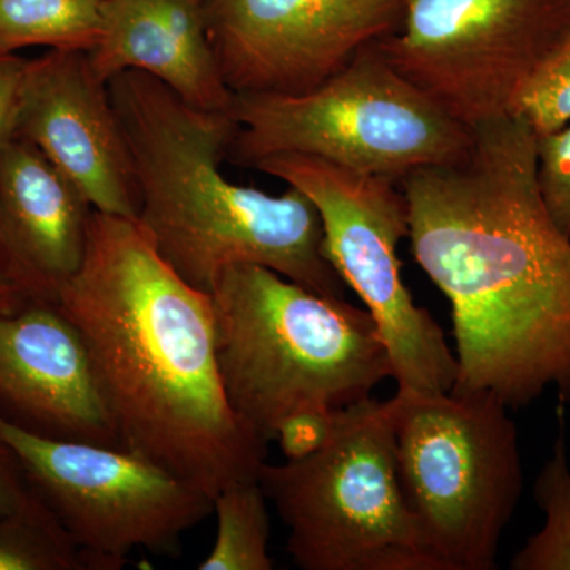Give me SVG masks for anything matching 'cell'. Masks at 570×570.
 I'll use <instances>...</instances> for the list:
<instances>
[{
	"label": "cell",
	"mask_w": 570,
	"mask_h": 570,
	"mask_svg": "<svg viewBox=\"0 0 570 570\" xmlns=\"http://www.w3.org/2000/svg\"><path fill=\"white\" fill-rule=\"evenodd\" d=\"M510 115L538 137L570 124V29L546 52L513 100Z\"/></svg>",
	"instance_id": "20"
},
{
	"label": "cell",
	"mask_w": 570,
	"mask_h": 570,
	"mask_svg": "<svg viewBox=\"0 0 570 570\" xmlns=\"http://www.w3.org/2000/svg\"><path fill=\"white\" fill-rule=\"evenodd\" d=\"M407 0H208V32L235 96L317 88L400 28Z\"/></svg>",
	"instance_id": "11"
},
{
	"label": "cell",
	"mask_w": 570,
	"mask_h": 570,
	"mask_svg": "<svg viewBox=\"0 0 570 570\" xmlns=\"http://www.w3.org/2000/svg\"><path fill=\"white\" fill-rule=\"evenodd\" d=\"M397 184L412 255L452 309V392L517 409L553 389L570 404V238L540 195L538 135L501 116L463 159Z\"/></svg>",
	"instance_id": "1"
},
{
	"label": "cell",
	"mask_w": 570,
	"mask_h": 570,
	"mask_svg": "<svg viewBox=\"0 0 570 570\" xmlns=\"http://www.w3.org/2000/svg\"><path fill=\"white\" fill-rule=\"evenodd\" d=\"M538 181L547 212L570 238V124L538 137Z\"/></svg>",
	"instance_id": "21"
},
{
	"label": "cell",
	"mask_w": 570,
	"mask_h": 570,
	"mask_svg": "<svg viewBox=\"0 0 570 570\" xmlns=\"http://www.w3.org/2000/svg\"><path fill=\"white\" fill-rule=\"evenodd\" d=\"M28 59L0 52V151L14 137Z\"/></svg>",
	"instance_id": "23"
},
{
	"label": "cell",
	"mask_w": 570,
	"mask_h": 570,
	"mask_svg": "<svg viewBox=\"0 0 570 570\" xmlns=\"http://www.w3.org/2000/svg\"><path fill=\"white\" fill-rule=\"evenodd\" d=\"M105 0H0V52L92 51Z\"/></svg>",
	"instance_id": "16"
},
{
	"label": "cell",
	"mask_w": 570,
	"mask_h": 570,
	"mask_svg": "<svg viewBox=\"0 0 570 570\" xmlns=\"http://www.w3.org/2000/svg\"><path fill=\"white\" fill-rule=\"evenodd\" d=\"M0 570H96L43 499L0 513Z\"/></svg>",
	"instance_id": "18"
},
{
	"label": "cell",
	"mask_w": 570,
	"mask_h": 570,
	"mask_svg": "<svg viewBox=\"0 0 570 570\" xmlns=\"http://www.w3.org/2000/svg\"><path fill=\"white\" fill-rule=\"evenodd\" d=\"M94 208L31 142L0 151V255L31 302H58L80 269Z\"/></svg>",
	"instance_id": "14"
},
{
	"label": "cell",
	"mask_w": 570,
	"mask_h": 570,
	"mask_svg": "<svg viewBox=\"0 0 570 570\" xmlns=\"http://www.w3.org/2000/svg\"><path fill=\"white\" fill-rule=\"evenodd\" d=\"M0 406L41 436L122 448L80 330L56 302L0 314Z\"/></svg>",
	"instance_id": "13"
},
{
	"label": "cell",
	"mask_w": 570,
	"mask_h": 570,
	"mask_svg": "<svg viewBox=\"0 0 570 570\" xmlns=\"http://www.w3.org/2000/svg\"><path fill=\"white\" fill-rule=\"evenodd\" d=\"M32 494V487L29 485L17 453L0 436V513L20 509Z\"/></svg>",
	"instance_id": "24"
},
{
	"label": "cell",
	"mask_w": 570,
	"mask_h": 570,
	"mask_svg": "<svg viewBox=\"0 0 570 570\" xmlns=\"http://www.w3.org/2000/svg\"><path fill=\"white\" fill-rule=\"evenodd\" d=\"M56 303L80 330L122 449L212 499L258 479L268 445L225 396L212 296L176 275L137 219L94 209Z\"/></svg>",
	"instance_id": "2"
},
{
	"label": "cell",
	"mask_w": 570,
	"mask_h": 570,
	"mask_svg": "<svg viewBox=\"0 0 570 570\" xmlns=\"http://www.w3.org/2000/svg\"><path fill=\"white\" fill-rule=\"evenodd\" d=\"M108 89L132 157L137 220L176 275L209 295L225 269L258 265L346 298L313 202L295 187L272 195L224 175L238 132L232 110H198L137 70Z\"/></svg>",
	"instance_id": "3"
},
{
	"label": "cell",
	"mask_w": 570,
	"mask_h": 570,
	"mask_svg": "<svg viewBox=\"0 0 570 570\" xmlns=\"http://www.w3.org/2000/svg\"><path fill=\"white\" fill-rule=\"evenodd\" d=\"M232 112L238 132L228 159L249 168L275 154H305L397 183L463 159L474 140V130L428 99L376 43L311 91L238 94Z\"/></svg>",
	"instance_id": "7"
},
{
	"label": "cell",
	"mask_w": 570,
	"mask_h": 570,
	"mask_svg": "<svg viewBox=\"0 0 570 570\" xmlns=\"http://www.w3.org/2000/svg\"><path fill=\"white\" fill-rule=\"evenodd\" d=\"M14 137L39 149L96 212L137 219L132 157L88 52L48 50L28 61Z\"/></svg>",
	"instance_id": "12"
},
{
	"label": "cell",
	"mask_w": 570,
	"mask_h": 570,
	"mask_svg": "<svg viewBox=\"0 0 570 570\" xmlns=\"http://www.w3.org/2000/svg\"><path fill=\"white\" fill-rule=\"evenodd\" d=\"M258 482L299 569L438 570L397 478L392 400L340 409L316 452L265 463Z\"/></svg>",
	"instance_id": "6"
},
{
	"label": "cell",
	"mask_w": 570,
	"mask_h": 570,
	"mask_svg": "<svg viewBox=\"0 0 570 570\" xmlns=\"http://www.w3.org/2000/svg\"><path fill=\"white\" fill-rule=\"evenodd\" d=\"M253 168L316 206L326 255L376 322L397 390L450 392L456 377L453 348L401 277L397 247L409 236V206L400 184L305 154H275Z\"/></svg>",
	"instance_id": "8"
},
{
	"label": "cell",
	"mask_w": 570,
	"mask_h": 570,
	"mask_svg": "<svg viewBox=\"0 0 570 570\" xmlns=\"http://www.w3.org/2000/svg\"><path fill=\"white\" fill-rule=\"evenodd\" d=\"M89 62L105 82L137 70L164 82L190 107L230 111L208 32V0H105Z\"/></svg>",
	"instance_id": "15"
},
{
	"label": "cell",
	"mask_w": 570,
	"mask_h": 570,
	"mask_svg": "<svg viewBox=\"0 0 570 570\" xmlns=\"http://www.w3.org/2000/svg\"><path fill=\"white\" fill-rule=\"evenodd\" d=\"M209 296L225 396L266 445L285 420L332 414L393 379L387 346L366 307L258 265L225 269Z\"/></svg>",
	"instance_id": "4"
},
{
	"label": "cell",
	"mask_w": 570,
	"mask_h": 570,
	"mask_svg": "<svg viewBox=\"0 0 570 570\" xmlns=\"http://www.w3.org/2000/svg\"><path fill=\"white\" fill-rule=\"evenodd\" d=\"M333 414L335 412H309L285 420L275 438L285 460H298L316 452L328 436Z\"/></svg>",
	"instance_id": "22"
},
{
	"label": "cell",
	"mask_w": 570,
	"mask_h": 570,
	"mask_svg": "<svg viewBox=\"0 0 570 570\" xmlns=\"http://www.w3.org/2000/svg\"><path fill=\"white\" fill-rule=\"evenodd\" d=\"M0 436L96 570L124 568L137 549L175 551L213 513L208 494L129 450L41 436L2 414Z\"/></svg>",
	"instance_id": "9"
},
{
	"label": "cell",
	"mask_w": 570,
	"mask_h": 570,
	"mask_svg": "<svg viewBox=\"0 0 570 570\" xmlns=\"http://www.w3.org/2000/svg\"><path fill=\"white\" fill-rule=\"evenodd\" d=\"M570 29V0H407L377 41L407 81L468 129L510 115L532 70Z\"/></svg>",
	"instance_id": "10"
},
{
	"label": "cell",
	"mask_w": 570,
	"mask_h": 570,
	"mask_svg": "<svg viewBox=\"0 0 570 570\" xmlns=\"http://www.w3.org/2000/svg\"><path fill=\"white\" fill-rule=\"evenodd\" d=\"M401 490L438 570H494L524 490L519 430L489 392L390 397Z\"/></svg>",
	"instance_id": "5"
},
{
	"label": "cell",
	"mask_w": 570,
	"mask_h": 570,
	"mask_svg": "<svg viewBox=\"0 0 570 570\" xmlns=\"http://www.w3.org/2000/svg\"><path fill=\"white\" fill-rule=\"evenodd\" d=\"M543 524L510 561L512 570H570V464L564 431L532 487Z\"/></svg>",
	"instance_id": "19"
},
{
	"label": "cell",
	"mask_w": 570,
	"mask_h": 570,
	"mask_svg": "<svg viewBox=\"0 0 570 570\" xmlns=\"http://www.w3.org/2000/svg\"><path fill=\"white\" fill-rule=\"evenodd\" d=\"M258 479L225 487L213 499L217 532L200 570H272L269 515Z\"/></svg>",
	"instance_id": "17"
},
{
	"label": "cell",
	"mask_w": 570,
	"mask_h": 570,
	"mask_svg": "<svg viewBox=\"0 0 570 570\" xmlns=\"http://www.w3.org/2000/svg\"><path fill=\"white\" fill-rule=\"evenodd\" d=\"M31 299L11 276L9 266L0 255V314H10L28 305Z\"/></svg>",
	"instance_id": "25"
}]
</instances>
